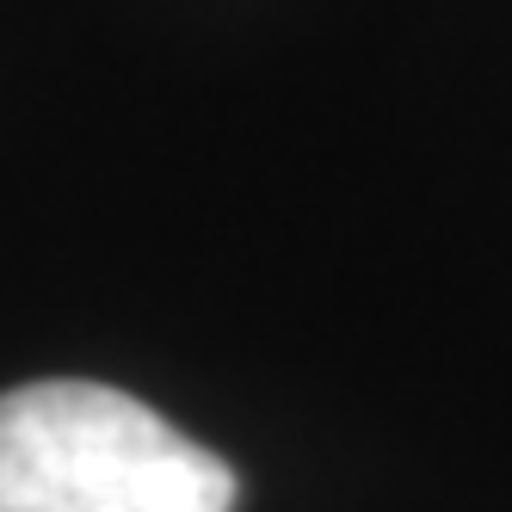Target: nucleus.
<instances>
[{"mask_svg":"<svg viewBox=\"0 0 512 512\" xmlns=\"http://www.w3.org/2000/svg\"><path fill=\"white\" fill-rule=\"evenodd\" d=\"M235 469L136 395L56 377L0 395V512H235Z\"/></svg>","mask_w":512,"mask_h":512,"instance_id":"f257e3e1","label":"nucleus"}]
</instances>
